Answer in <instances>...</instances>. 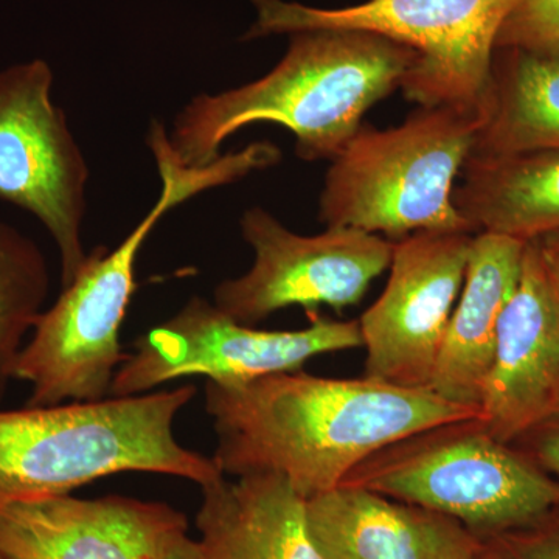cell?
Returning a JSON list of instances; mask_svg holds the SVG:
<instances>
[{
	"label": "cell",
	"mask_w": 559,
	"mask_h": 559,
	"mask_svg": "<svg viewBox=\"0 0 559 559\" xmlns=\"http://www.w3.org/2000/svg\"><path fill=\"white\" fill-rule=\"evenodd\" d=\"M417 60V51L377 33H293L285 57L260 80L191 98L168 134L173 153L183 167H205L241 128L274 123L293 132L301 160L331 162Z\"/></svg>",
	"instance_id": "cell-2"
},
{
	"label": "cell",
	"mask_w": 559,
	"mask_h": 559,
	"mask_svg": "<svg viewBox=\"0 0 559 559\" xmlns=\"http://www.w3.org/2000/svg\"><path fill=\"white\" fill-rule=\"evenodd\" d=\"M484 121L485 109L436 106L389 130L362 124L331 160L319 219L393 242L418 231L474 234L452 197Z\"/></svg>",
	"instance_id": "cell-5"
},
{
	"label": "cell",
	"mask_w": 559,
	"mask_h": 559,
	"mask_svg": "<svg viewBox=\"0 0 559 559\" xmlns=\"http://www.w3.org/2000/svg\"><path fill=\"white\" fill-rule=\"evenodd\" d=\"M539 248L540 252H543L544 264H546L547 275H549L551 289H554L555 299H557L559 308V252L544 249L540 245Z\"/></svg>",
	"instance_id": "cell-24"
},
{
	"label": "cell",
	"mask_w": 559,
	"mask_h": 559,
	"mask_svg": "<svg viewBox=\"0 0 559 559\" xmlns=\"http://www.w3.org/2000/svg\"><path fill=\"white\" fill-rule=\"evenodd\" d=\"M146 142L162 179L159 198L116 249L97 246L87 253L72 283L40 312L14 367V380L31 385L27 406L109 399L114 378L127 359L120 329L135 290L139 252L151 231L171 209L202 191L229 186L282 159L277 145L255 142L221 154L205 167H183L159 121L151 123Z\"/></svg>",
	"instance_id": "cell-3"
},
{
	"label": "cell",
	"mask_w": 559,
	"mask_h": 559,
	"mask_svg": "<svg viewBox=\"0 0 559 559\" xmlns=\"http://www.w3.org/2000/svg\"><path fill=\"white\" fill-rule=\"evenodd\" d=\"M444 559H487L481 554L480 543L477 546L469 547V549L460 550L457 554L451 555V557Z\"/></svg>",
	"instance_id": "cell-25"
},
{
	"label": "cell",
	"mask_w": 559,
	"mask_h": 559,
	"mask_svg": "<svg viewBox=\"0 0 559 559\" xmlns=\"http://www.w3.org/2000/svg\"><path fill=\"white\" fill-rule=\"evenodd\" d=\"M182 533H189L186 514L127 496L62 495L0 510L5 559H157Z\"/></svg>",
	"instance_id": "cell-13"
},
{
	"label": "cell",
	"mask_w": 559,
	"mask_h": 559,
	"mask_svg": "<svg viewBox=\"0 0 559 559\" xmlns=\"http://www.w3.org/2000/svg\"><path fill=\"white\" fill-rule=\"evenodd\" d=\"M310 326L267 331L229 318L204 297H191L182 310L154 326L127 355L109 396L153 392L180 378L240 384L304 370L316 356L362 348L358 320H333L310 312Z\"/></svg>",
	"instance_id": "cell-8"
},
{
	"label": "cell",
	"mask_w": 559,
	"mask_h": 559,
	"mask_svg": "<svg viewBox=\"0 0 559 559\" xmlns=\"http://www.w3.org/2000/svg\"><path fill=\"white\" fill-rule=\"evenodd\" d=\"M257 17L242 40L318 28L377 33L417 51L400 90L419 108L485 109L500 27L521 0H366L316 9L250 0Z\"/></svg>",
	"instance_id": "cell-7"
},
{
	"label": "cell",
	"mask_w": 559,
	"mask_h": 559,
	"mask_svg": "<svg viewBox=\"0 0 559 559\" xmlns=\"http://www.w3.org/2000/svg\"><path fill=\"white\" fill-rule=\"evenodd\" d=\"M0 559H5V558L2 557V554H0Z\"/></svg>",
	"instance_id": "cell-27"
},
{
	"label": "cell",
	"mask_w": 559,
	"mask_h": 559,
	"mask_svg": "<svg viewBox=\"0 0 559 559\" xmlns=\"http://www.w3.org/2000/svg\"><path fill=\"white\" fill-rule=\"evenodd\" d=\"M543 246L544 249L554 250V252H559V229L550 231V234L544 235L539 240H536Z\"/></svg>",
	"instance_id": "cell-26"
},
{
	"label": "cell",
	"mask_w": 559,
	"mask_h": 559,
	"mask_svg": "<svg viewBox=\"0 0 559 559\" xmlns=\"http://www.w3.org/2000/svg\"><path fill=\"white\" fill-rule=\"evenodd\" d=\"M525 245L507 235H474L465 282L430 382L441 399L480 409L500 319L520 283Z\"/></svg>",
	"instance_id": "cell-15"
},
{
	"label": "cell",
	"mask_w": 559,
	"mask_h": 559,
	"mask_svg": "<svg viewBox=\"0 0 559 559\" xmlns=\"http://www.w3.org/2000/svg\"><path fill=\"white\" fill-rule=\"evenodd\" d=\"M487 559H559V530L530 536L502 535L480 540Z\"/></svg>",
	"instance_id": "cell-21"
},
{
	"label": "cell",
	"mask_w": 559,
	"mask_h": 559,
	"mask_svg": "<svg viewBox=\"0 0 559 559\" xmlns=\"http://www.w3.org/2000/svg\"><path fill=\"white\" fill-rule=\"evenodd\" d=\"M240 227L255 259L246 274L216 286L213 304L245 325L296 305L308 314L355 307L392 263L393 241L349 227L308 237L263 207L246 210Z\"/></svg>",
	"instance_id": "cell-10"
},
{
	"label": "cell",
	"mask_w": 559,
	"mask_h": 559,
	"mask_svg": "<svg viewBox=\"0 0 559 559\" xmlns=\"http://www.w3.org/2000/svg\"><path fill=\"white\" fill-rule=\"evenodd\" d=\"M201 540L221 559H326L312 539L307 500L271 474L202 487Z\"/></svg>",
	"instance_id": "cell-16"
},
{
	"label": "cell",
	"mask_w": 559,
	"mask_h": 559,
	"mask_svg": "<svg viewBox=\"0 0 559 559\" xmlns=\"http://www.w3.org/2000/svg\"><path fill=\"white\" fill-rule=\"evenodd\" d=\"M481 421L502 443L559 414V308L538 241H527L520 283L500 319L480 400Z\"/></svg>",
	"instance_id": "cell-12"
},
{
	"label": "cell",
	"mask_w": 559,
	"mask_h": 559,
	"mask_svg": "<svg viewBox=\"0 0 559 559\" xmlns=\"http://www.w3.org/2000/svg\"><path fill=\"white\" fill-rule=\"evenodd\" d=\"M496 49L559 61V0H521L500 27Z\"/></svg>",
	"instance_id": "cell-20"
},
{
	"label": "cell",
	"mask_w": 559,
	"mask_h": 559,
	"mask_svg": "<svg viewBox=\"0 0 559 559\" xmlns=\"http://www.w3.org/2000/svg\"><path fill=\"white\" fill-rule=\"evenodd\" d=\"M205 411L218 440L213 460L224 476L283 477L305 500L341 487L370 455L412 433L481 418L480 409L429 388L304 370L240 384L207 381Z\"/></svg>",
	"instance_id": "cell-1"
},
{
	"label": "cell",
	"mask_w": 559,
	"mask_h": 559,
	"mask_svg": "<svg viewBox=\"0 0 559 559\" xmlns=\"http://www.w3.org/2000/svg\"><path fill=\"white\" fill-rule=\"evenodd\" d=\"M51 90L46 61L0 70V200L27 210L49 231L66 288L87 259L81 226L90 167Z\"/></svg>",
	"instance_id": "cell-9"
},
{
	"label": "cell",
	"mask_w": 559,
	"mask_h": 559,
	"mask_svg": "<svg viewBox=\"0 0 559 559\" xmlns=\"http://www.w3.org/2000/svg\"><path fill=\"white\" fill-rule=\"evenodd\" d=\"M157 559H221L218 555L202 543L201 539H191L189 533L176 536L168 546L162 550Z\"/></svg>",
	"instance_id": "cell-22"
},
{
	"label": "cell",
	"mask_w": 559,
	"mask_h": 559,
	"mask_svg": "<svg viewBox=\"0 0 559 559\" xmlns=\"http://www.w3.org/2000/svg\"><path fill=\"white\" fill-rule=\"evenodd\" d=\"M474 235L418 231L393 242L388 285L358 320L366 377L430 389Z\"/></svg>",
	"instance_id": "cell-11"
},
{
	"label": "cell",
	"mask_w": 559,
	"mask_h": 559,
	"mask_svg": "<svg viewBox=\"0 0 559 559\" xmlns=\"http://www.w3.org/2000/svg\"><path fill=\"white\" fill-rule=\"evenodd\" d=\"M559 151V61L518 49H496L485 121L471 154Z\"/></svg>",
	"instance_id": "cell-18"
},
{
	"label": "cell",
	"mask_w": 559,
	"mask_h": 559,
	"mask_svg": "<svg viewBox=\"0 0 559 559\" xmlns=\"http://www.w3.org/2000/svg\"><path fill=\"white\" fill-rule=\"evenodd\" d=\"M452 200L474 234L539 240L559 229V151L469 154Z\"/></svg>",
	"instance_id": "cell-17"
},
{
	"label": "cell",
	"mask_w": 559,
	"mask_h": 559,
	"mask_svg": "<svg viewBox=\"0 0 559 559\" xmlns=\"http://www.w3.org/2000/svg\"><path fill=\"white\" fill-rule=\"evenodd\" d=\"M194 385L91 403L0 409V510L70 495L121 473H153L207 487L224 477L213 457L175 437Z\"/></svg>",
	"instance_id": "cell-4"
},
{
	"label": "cell",
	"mask_w": 559,
	"mask_h": 559,
	"mask_svg": "<svg viewBox=\"0 0 559 559\" xmlns=\"http://www.w3.org/2000/svg\"><path fill=\"white\" fill-rule=\"evenodd\" d=\"M536 457L544 468L559 474V425L549 426L543 432L539 443L536 444Z\"/></svg>",
	"instance_id": "cell-23"
},
{
	"label": "cell",
	"mask_w": 559,
	"mask_h": 559,
	"mask_svg": "<svg viewBox=\"0 0 559 559\" xmlns=\"http://www.w3.org/2000/svg\"><path fill=\"white\" fill-rule=\"evenodd\" d=\"M307 520L326 559H444L480 543L450 518L353 485L307 500Z\"/></svg>",
	"instance_id": "cell-14"
},
{
	"label": "cell",
	"mask_w": 559,
	"mask_h": 559,
	"mask_svg": "<svg viewBox=\"0 0 559 559\" xmlns=\"http://www.w3.org/2000/svg\"><path fill=\"white\" fill-rule=\"evenodd\" d=\"M342 485L450 518L479 540L538 521L559 506V485L492 437L481 418L395 441Z\"/></svg>",
	"instance_id": "cell-6"
},
{
	"label": "cell",
	"mask_w": 559,
	"mask_h": 559,
	"mask_svg": "<svg viewBox=\"0 0 559 559\" xmlns=\"http://www.w3.org/2000/svg\"><path fill=\"white\" fill-rule=\"evenodd\" d=\"M49 290L43 250L16 227L0 223V404Z\"/></svg>",
	"instance_id": "cell-19"
}]
</instances>
